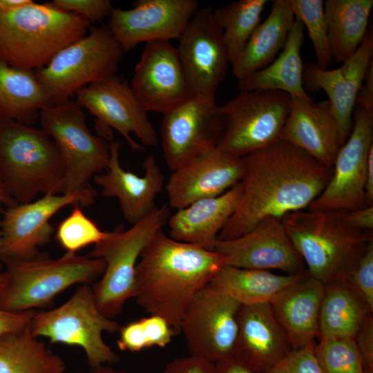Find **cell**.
<instances>
[{
  "label": "cell",
  "mask_w": 373,
  "mask_h": 373,
  "mask_svg": "<svg viewBox=\"0 0 373 373\" xmlns=\"http://www.w3.org/2000/svg\"><path fill=\"white\" fill-rule=\"evenodd\" d=\"M242 160V195L218 240L241 236L265 218L282 219L308 209L332 174L331 169L280 139Z\"/></svg>",
  "instance_id": "obj_1"
},
{
  "label": "cell",
  "mask_w": 373,
  "mask_h": 373,
  "mask_svg": "<svg viewBox=\"0 0 373 373\" xmlns=\"http://www.w3.org/2000/svg\"><path fill=\"white\" fill-rule=\"evenodd\" d=\"M225 265L220 254L175 240L160 230L135 267L137 303L165 318L177 332L188 305Z\"/></svg>",
  "instance_id": "obj_2"
},
{
  "label": "cell",
  "mask_w": 373,
  "mask_h": 373,
  "mask_svg": "<svg viewBox=\"0 0 373 373\" xmlns=\"http://www.w3.org/2000/svg\"><path fill=\"white\" fill-rule=\"evenodd\" d=\"M343 211L303 210L282 218L309 275L323 285L348 280L373 241V231L349 225Z\"/></svg>",
  "instance_id": "obj_3"
},
{
  "label": "cell",
  "mask_w": 373,
  "mask_h": 373,
  "mask_svg": "<svg viewBox=\"0 0 373 373\" xmlns=\"http://www.w3.org/2000/svg\"><path fill=\"white\" fill-rule=\"evenodd\" d=\"M90 27L82 17L50 2L32 1L0 15V60L15 68L36 70L85 36Z\"/></svg>",
  "instance_id": "obj_4"
},
{
  "label": "cell",
  "mask_w": 373,
  "mask_h": 373,
  "mask_svg": "<svg viewBox=\"0 0 373 373\" xmlns=\"http://www.w3.org/2000/svg\"><path fill=\"white\" fill-rule=\"evenodd\" d=\"M65 175L61 152L42 128L0 118V177L13 199L61 193Z\"/></svg>",
  "instance_id": "obj_5"
},
{
  "label": "cell",
  "mask_w": 373,
  "mask_h": 373,
  "mask_svg": "<svg viewBox=\"0 0 373 373\" xmlns=\"http://www.w3.org/2000/svg\"><path fill=\"white\" fill-rule=\"evenodd\" d=\"M3 282L0 287V309L11 312L48 307L61 292L75 284L88 285L101 277L103 259L66 253L50 258L44 253L31 260L2 262Z\"/></svg>",
  "instance_id": "obj_6"
},
{
  "label": "cell",
  "mask_w": 373,
  "mask_h": 373,
  "mask_svg": "<svg viewBox=\"0 0 373 373\" xmlns=\"http://www.w3.org/2000/svg\"><path fill=\"white\" fill-rule=\"evenodd\" d=\"M167 204L157 207L137 222L125 229L118 226L95 244L88 257L103 259L106 264L101 278L92 287L97 308L113 319L119 315L125 303L135 296V267L145 247L167 223Z\"/></svg>",
  "instance_id": "obj_7"
},
{
  "label": "cell",
  "mask_w": 373,
  "mask_h": 373,
  "mask_svg": "<svg viewBox=\"0 0 373 373\" xmlns=\"http://www.w3.org/2000/svg\"><path fill=\"white\" fill-rule=\"evenodd\" d=\"M120 327L99 310L88 285L78 287L60 306L35 312L28 325L35 337L47 338L52 344L81 347L91 368L113 365L119 361V356L104 341L102 334L117 332Z\"/></svg>",
  "instance_id": "obj_8"
},
{
  "label": "cell",
  "mask_w": 373,
  "mask_h": 373,
  "mask_svg": "<svg viewBox=\"0 0 373 373\" xmlns=\"http://www.w3.org/2000/svg\"><path fill=\"white\" fill-rule=\"evenodd\" d=\"M124 53L108 26H93L34 72L53 104L70 99L90 84L114 75Z\"/></svg>",
  "instance_id": "obj_9"
},
{
  "label": "cell",
  "mask_w": 373,
  "mask_h": 373,
  "mask_svg": "<svg viewBox=\"0 0 373 373\" xmlns=\"http://www.w3.org/2000/svg\"><path fill=\"white\" fill-rule=\"evenodd\" d=\"M39 119L65 162L61 193H75L90 186L91 178L106 169L110 149L106 139L90 131L83 108L68 99L41 109Z\"/></svg>",
  "instance_id": "obj_10"
},
{
  "label": "cell",
  "mask_w": 373,
  "mask_h": 373,
  "mask_svg": "<svg viewBox=\"0 0 373 373\" xmlns=\"http://www.w3.org/2000/svg\"><path fill=\"white\" fill-rule=\"evenodd\" d=\"M291 104L283 91L240 92L221 106L224 126L217 147L241 157L276 142Z\"/></svg>",
  "instance_id": "obj_11"
},
{
  "label": "cell",
  "mask_w": 373,
  "mask_h": 373,
  "mask_svg": "<svg viewBox=\"0 0 373 373\" xmlns=\"http://www.w3.org/2000/svg\"><path fill=\"white\" fill-rule=\"evenodd\" d=\"M241 304L209 283L186 308L180 324L190 356L216 363L233 356Z\"/></svg>",
  "instance_id": "obj_12"
},
{
  "label": "cell",
  "mask_w": 373,
  "mask_h": 373,
  "mask_svg": "<svg viewBox=\"0 0 373 373\" xmlns=\"http://www.w3.org/2000/svg\"><path fill=\"white\" fill-rule=\"evenodd\" d=\"M75 95V101L96 117L99 136L110 140L113 128L135 151L143 148L131 133L144 146L157 145L155 129L126 80L114 75L80 88Z\"/></svg>",
  "instance_id": "obj_13"
},
{
  "label": "cell",
  "mask_w": 373,
  "mask_h": 373,
  "mask_svg": "<svg viewBox=\"0 0 373 373\" xmlns=\"http://www.w3.org/2000/svg\"><path fill=\"white\" fill-rule=\"evenodd\" d=\"M96 194L94 188L89 186L75 193L45 195L30 202L6 207L0 222L1 263L44 255L38 248L49 242L55 232L50 222L51 217L68 205H90L95 202Z\"/></svg>",
  "instance_id": "obj_14"
},
{
  "label": "cell",
  "mask_w": 373,
  "mask_h": 373,
  "mask_svg": "<svg viewBox=\"0 0 373 373\" xmlns=\"http://www.w3.org/2000/svg\"><path fill=\"white\" fill-rule=\"evenodd\" d=\"M355 108L352 131L336 155L330 179L308 210L347 211L367 206L365 190L373 146V112Z\"/></svg>",
  "instance_id": "obj_15"
},
{
  "label": "cell",
  "mask_w": 373,
  "mask_h": 373,
  "mask_svg": "<svg viewBox=\"0 0 373 373\" xmlns=\"http://www.w3.org/2000/svg\"><path fill=\"white\" fill-rule=\"evenodd\" d=\"M223 124L216 97L194 95L164 114L160 135L169 168L173 171L217 147Z\"/></svg>",
  "instance_id": "obj_16"
},
{
  "label": "cell",
  "mask_w": 373,
  "mask_h": 373,
  "mask_svg": "<svg viewBox=\"0 0 373 373\" xmlns=\"http://www.w3.org/2000/svg\"><path fill=\"white\" fill-rule=\"evenodd\" d=\"M211 6L199 8L179 38L180 60L196 96L216 97L228 70L229 59L222 30Z\"/></svg>",
  "instance_id": "obj_17"
},
{
  "label": "cell",
  "mask_w": 373,
  "mask_h": 373,
  "mask_svg": "<svg viewBox=\"0 0 373 373\" xmlns=\"http://www.w3.org/2000/svg\"><path fill=\"white\" fill-rule=\"evenodd\" d=\"M198 7L197 0H137L131 9L113 8L108 28L125 52L143 42L178 40Z\"/></svg>",
  "instance_id": "obj_18"
},
{
  "label": "cell",
  "mask_w": 373,
  "mask_h": 373,
  "mask_svg": "<svg viewBox=\"0 0 373 373\" xmlns=\"http://www.w3.org/2000/svg\"><path fill=\"white\" fill-rule=\"evenodd\" d=\"M131 86L146 113L164 115L194 96L177 48L169 41L145 44Z\"/></svg>",
  "instance_id": "obj_19"
},
{
  "label": "cell",
  "mask_w": 373,
  "mask_h": 373,
  "mask_svg": "<svg viewBox=\"0 0 373 373\" xmlns=\"http://www.w3.org/2000/svg\"><path fill=\"white\" fill-rule=\"evenodd\" d=\"M213 251L223 256L225 265L235 267L276 269L287 274L306 270L280 218H265L241 236L218 240Z\"/></svg>",
  "instance_id": "obj_20"
},
{
  "label": "cell",
  "mask_w": 373,
  "mask_h": 373,
  "mask_svg": "<svg viewBox=\"0 0 373 373\" xmlns=\"http://www.w3.org/2000/svg\"><path fill=\"white\" fill-rule=\"evenodd\" d=\"M242 171V157L216 147L173 171L165 186L169 207L220 195L240 182Z\"/></svg>",
  "instance_id": "obj_21"
},
{
  "label": "cell",
  "mask_w": 373,
  "mask_h": 373,
  "mask_svg": "<svg viewBox=\"0 0 373 373\" xmlns=\"http://www.w3.org/2000/svg\"><path fill=\"white\" fill-rule=\"evenodd\" d=\"M372 55L373 35L372 31L367 30L358 49L339 68L322 69L312 63L303 68V84L322 89L328 96L341 146L352 131L357 95L372 61Z\"/></svg>",
  "instance_id": "obj_22"
},
{
  "label": "cell",
  "mask_w": 373,
  "mask_h": 373,
  "mask_svg": "<svg viewBox=\"0 0 373 373\" xmlns=\"http://www.w3.org/2000/svg\"><path fill=\"white\" fill-rule=\"evenodd\" d=\"M120 144L109 142L110 159L104 173L93 177L105 198H115L125 220L133 224L156 207L155 199L164 188V176L153 155L142 163L144 174L139 176L123 169L119 162Z\"/></svg>",
  "instance_id": "obj_23"
},
{
  "label": "cell",
  "mask_w": 373,
  "mask_h": 373,
  "mask_svg": "<svg viewBox=\"0 0 373 373\" xmlns=\"http://www.w3.org/2000/svg\"><path fill=\"white\" fill-rule=\"evenodd\" d=\"M233 356L254 373H267L293 349L270 303L242 305Z\"/></svg>",
  "instance_id": "obj_24"
},
{
  "label": "cell",
  "mask_w": 373,
  "mask_h": 373,
  "mask_svg": "<svg viewBox=\"0 0 373 373\" xmlns=\"http://www.w3.org/2000/svg\"><path fill=\"white\" fill-rule=\"evenodd\" d=\"M279 139L332 169L341 144L329 102H314L311 99L291 97L290 111Z\"/></svg>",
  "instance_id": "obj_25"
},
{
  "label": "cell",
  "mask_w": 373,
  "mask_h": 373,
  "mask_svg": "<svg viewBox=\"0 0 373 373\" xmlns=\"http://www.w3.org/2000/svg\"><path fill=\"white\" fill-rule=\"evenodd\" d=\"M241 195L238 182L220 195L200 199L176 210L167 221L169 236L213 251L219 233L236 211Z\"/></svg>",
  "instance_id": "obj_26"
},
{
  "label": "cell",
  "mask_w": 373,
  "mask_h": 373,
  "mask_svg": "<svg viewBox=\"0 0 373 373\" xmlns=\"http://www.w3.org/2000/svg\"><path fill=\"white\" fill-rule=\"evenodd\" d=\"M324 285L309 274L290 286L270 305L293 350L318 336Z\"/></svg>",
  "instance_id": "obj_27"
},
{
  "label": "cell",
  "mask_w": 373,
  "mask_h": 373,
  "mask_svg": "<svg viewBox=\"0 0 373 373\" xmlns=\"http://www.w3.org/2000/svg\"><path fill=\"white\" fill-rule=\"evenodd\" d=\"M289 0H274L267 19L260 23L231 65L239 80L270 64L283 49L295 21Z\"/></svg>",
  "instance_id": "obj_28"
},
{
  "label": "cell",
  "mask_w": 373,
  "mask_h": 373,
  "mask_svg": "<svg viewBox=\"0 0 373 373\" xmlns=\"http://www.w3.org/2000/svg\"><path fill=\"white\" fill-rule=\"evenodd\" d=\"M303 39L304 26L295 19L280 55L266 67L238 80L240 92L280 90L291 97L310 99L303 81L300 48Z\"/></svg>",
  "instance_id": "obj_29"
},
{
  "label": "cell",
  "mask_w": 373,
  "mask_h": 373,
  "mask_svg": "<svg viewBox=\"0 0 373 373\" xmlns=\"http://www.w3.org/2000/svg\"><path fill=\"white\" fill-rule=\"evenodd\" d=\"M308 274L307 270L295 274L280 275L267 270L224 265L209 284L241 305L271 303L287 288Z\"/></svg>",
  "instance_id": "obj_30"
},
{
  "label": "cell",
  "mask_w": 373,
  "mask_h": 373,
  "mask_svg": "<svg viewBox=\"0 0 373 373\" xmlns=\"http://www.w3.org/2000/svg\"><path fill=\"white\" fill-rule=\"evenodd\" d=\"M52 104L33 70L15 68L0 60V118L32 126L40 111Z\"/></svg>",
  "instance_id": "obj_31"
},
{
  "label": "cell",
  "mask_w": 373,
  "mask_h": 373,
  "mask_svg": "<svg viewBox=\"0 0 373 373\" xmlns=\"http://www.w3.org/2000/svg\"><path fill=\"white\" fill-rule=\"evenodd\" d=\"M372 0H327L324 15L333 59L343 63L362 44L367 32Z\"/></svg>",
  "instance_id": "obj_32"
},
{
  "label": "cell",
  "mask_w": 373,
  "mask_h": 373,
  "mask_svg": "<svg viewBox=\"0 0 373 373\" xmlns=\"http://www.w3.org/2000/svg\"><path fill=\"white\" fill-rule=\"evenodd\" d=\"M368 314L371 313L347 280L324 285L317 337L354 339Z\"/></svg>",
  "instance_id": "obj_33"
},
{
  "label": "cell",
  "mask_w": 373,
  "mask_h": 373,
  "mask_svg": "<svg viewBox=\"0 0 373 373\" xmlns=\"http://www.w3.org/2000/svg\"><path fill=\"white\" fill-rule=\"evenodd\" d=\"M63 359L34 336L28 326L0 336V373H64Z\"/></svg>",
  "instance_id": "obj_34"
},
{
  "label": "cell",
  "mask_w": 373,
  "mask_h": 373,
  "mask_svg": "<svg viewBox=\"0 0 373 373\" xmlns=\"http://www.w3.org/2000/svg\"><path fill=\"white\" fill-rule=\"evenodd\" d=\"M268 1L238 0L213 10L215 21L222 30L224 41L232 65L260 24Z\"/></svg>",
  "instance_id": "obj_35"
},
{
  "label": "cell",
  "mask_w": 373,
  "mask_h": 373,
  "mask_svg": "<svg viewBox=\"0 0 373 373\" xmlns=\"http://www.w3.org/2000/svg\"><path fill=\"white\" fill-rule=\"evenodd\" d=\"M118 332V348L133 352L154 346L165 347L177 333L165 318L151 314L121 326Z\"/></svg>",
  "instance_id": "obj_36"
},
{
  "label": "cell",
  "mask_w": 373,
  "mask_h": 373,
  "mask_svg": "<svg viewBox=\"0 0 373 373\" xmlns=\"http://www.w3.org/2000/svg\"><path fill=\"white\" fill-rule=\"evenodd\" d=\"M295 19L307 28L316 58V65L328 69L333 60L322 0H289Z\"/></svg>",
  "instance_id": "obj_37"
},
{
  "label": "cell",
  "mask_w": 373,
  "mask_h": 373,
  "mask_svg": "<svg viewBox=\"0 0 373 373\" xmlns=\"http://www.w3.org/2000/svg\"><path fill=\"white\" fill-rule=\"evenodd\" d=\"M314 352L323 373H364L354 338L321 337Z\"/></svg>",
  "instance_id": "obj_38"
},
{
  "label": "cell",
  "mask_w": 373,
  "mask_h": 373,
  "mask_svg": "<svg viewBox=\"0 0 373 373\" xmlns=\"http://www.w3.org/2000/svg\"><path fill=\"white\" fill-rule=\"evenodd\" d=\"M75 205L70 214L61 220L56 230L55 239L66 253L76 254L80 249L94 245L107 236L81 209Z\"/></svg>",
  "instance_id": "obj_39"
},
{
  "label": "cell",
  "mask_w": 373,
  "mask_h": 373,
  "mask_svg": "<svg viewBox=\"0 0 373 373\" xmlns=\"http://www.w3.org/2000/svg\"><path fill=\"white\" fill-rule=\"evenodd\" d=\"M373 314V241H372L347 280Z\"/></svg>",
  "instance_id": "obj_40"
},
{
  "label": "cell",
  "mask_w": 373,
  "mask_h": 373,
  "mask_svg": "<svg viewBox=\"0 0 373 373\" xmlns=\"http://www.w3.org/2000/svg\"><path fill=\"white\" fill-rule=\"evenodd\" d=\"M315 344L312 341L292 350L267 373H323L315 354Z\"/></svg>",
  "instance_id": "obj_41"
},
{
  "label": "cell",
  "mask_w": 373,
  "mask_h": 373,
  "mask_svg": "<svg viewBox=\"0 0 373 373\" xmlns=\"http://www.w3.org/2000/svg\"><path fill=\"white\" fill-rule=\"evenodd\" d=\"M55 7L82 17L90 23L109 17L112 10L110 0H53Z\"/></svg>",
  "instance_id": "obj_42"
},
{
  "label": "cell",
  "mask_w": 373,
  "mask_h": 373,
  "mask_svg": "<svg viewBox=\"0 0 373 373\" xmlns=\"http://www.w3.org/2000/svg\"><path fill=\"white\" fill-rule=\"evenodd\" d=\"M364 371L373 372V314H368L354 338Z\"/></svg>",
  "instance_id": "obj_43"
},
{
  "label": "cell",
  "mask_w": 373,
  "mask_h": 373,
  "mask_svg": "<svg viewBox=\"0 0 373 373\" xmlns=\"http://www.w3.org/2000/svg\"><path fill=\"white\" fill-rule=\"evenodd\" d=\"M163 373H215V363L193 356L179 357L169 362Z\"/></svg>",
  "instance_id": "obj_44"
},
{
  "label": "cell",
  "mask_w": 373,
  "mask_h": 373,
  "mask_svg": "<svg viewBox=\"0 0 373 373\" xmlns=\"http://www.w3.org/2000/svg\"><path fill=\"white\" fill-rule=\"evenodd\" d=\"M35 312H11L0 309V336L28 327Z\"/></svg>",
  "instance_id": "obj_45"
},
{
  "label": "cell",
  "mask_w": 373,
  "mask_h": 373,
  "mask_svg": "<svg viewBox=\"0 0 373 373\" xmlns=\"http://www.w3.org/2000/svg\"><path fill=\"white\" fill-rule=\"evenodd\" d=\"M343 220L350 226L366 231H373V206L343 211Z\"/></svg>",
  "instance_id": "obj_46"
},
{
  "label": "cell",
  "mask_w": 373,
  "mask_h": 373,
  "mask_svg": "<svg viewBox=\"0 0 373 373\" xmlns=\"http://www.w3.org/2000/svg\"><path fill=\"white\" fill-rule=\"evenodd\" d=\"M356 106L373 112V61L367 69L364 79L357 95Z\"/></svg>",
  "instance_id": "obj_47"
},
{
  "label": "cell",
  "mask_w": 373,
  "mask_h": 373,
  "mask_svg": "<svg viewBox=\"0 0 373 373\" xmlns=\"http://www.w3.org/2000/svg\"><path fill=\"white\" fill-rule=\"evenodd\" d=\"M215 373H254L243 362L231 356L215 363Z\"/></svg>",
  "instance_id": "obj_48"
},
{
  "label": "cell",
  "mask_w": 373,
  "mask_h": 373,
  "mask_svg": "<svg viewBox=\"0 0 373 373\" xmlns=\"http://www.w3.org/2000/svg\"><path fill=\"white\" fill-rule=\"evenodd\" d=\"M365 191L367 206H373V146L367 158Z\"/></svg>",
  "instance_id": "obj_49"
},
{
  "label": "cell",
  "mask_w": 373,
  "mask_h": 373,
  "mask_svg": "<svg viewBox=\"0 0 373 373\" xmlns=\"http://www.w3.org/2000/svg\"><path fill=\"white\" fill-rule=\"evenodd\" d=\"M32 0H0V15L31 3Z\"/></svg>",
  "instance_id": "obj_50"
},
{
  "label": "cell",
  "mask_w": 373,
  "mask_h": 373,
  "mask_svg": "<svg viewBox=\"0 0 373 373\" xmlns=\"http://www.w3.org/2000/svg\"><path fill=\"white\" fill-rule=\"evenodd\" d=\"M4 204L6 207H10L19 204L8 193L1 178L0 177V204ZM0 246H1V230H0ZM2 263L0 259V272L1 271Z\"/></svg>",
  "instance_id": "obj_51"
},
{
  "label": "cell",
  "mask_w": 373,
  "mask_h": 373,
  "mask_svg": "<svg viewBox=\"0 0 373 373\" xmlns=\"http://www.w3.org/2000/svg\"><path fill=\"white\" fill-rule=\"evenodd\" d=\"M78 373H127L124 370H117L108 365H104L96 368H91L88 372H79Z\"/></svg>",
  "instance_id": "obj_52"
},
{
  "label": "cell",
  "mask_w": 373,
  "mask_h": 373,
  "mask_svg": "<svg viewBox=\"0 0 373 373\" xmlns=\"http://www.w3.org/2000/svg\"><path fill=\"white\" fill-rule=\"evenodd\" d=\"M3 282V276L2 271H1L0 272V287L2 285Z\"/></svg>",
  "instance_id": "obj_53"
},
{
  "label": "cell",
  "mask_w": 373,
  "mask_h": 373,
  "mask_svg": "<svg viewBox=\"0 0 373 373\" xmlns=\"http://www.w3.org/2000/svg\"><path fill=\"white\" fill-rule=\"evenodd\" d=\"M364 373H373V372H368V371H365Z\"/></svg>",
  "instance_id": "obj_54"
}]
</instances>
